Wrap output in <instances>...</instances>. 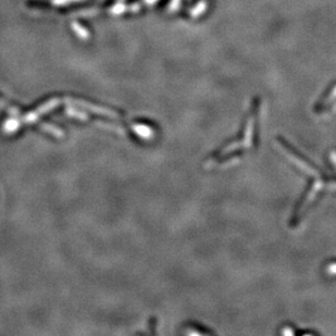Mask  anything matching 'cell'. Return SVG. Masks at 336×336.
Instances as JSON below:
<instances>
[{
	"instance_id": "277c9868",
	"label": "cell",
	"mask_w": 336,
	"mask_h": 336,
	"mask_svg": "<svg viewBox=\"0 0 336 336\" xmlns=\"http://www.w3.org/2000/svg\"><path fill=\"white\" fill-rule=\"evenodd\" d=\"M332 161H333V163H336V154L332 155Z\"/></svg>"
},
{
	"instance_id": "3957f363",
	"label": "cell",
	"mask_w": 336,
	"mask_h": 336,
	"mask_svg": "<svg viewBox=\"0 0 336 336\" xmlns=\"http://www.w3.org/2000/svg\"><path fill=\"white\" fill-rule=\"evenodd\" d=\"M325 271L330 277H336V260L328 262L325 268Z\"/></svg>"
},
{
	"instance_id": "7a4b0ae2",
	"label": "cell",
	"mask_w": 336,
	"mask_h": 336,
	"mask_svg": "<svg viewBox=\"0 0 336 336\" xmlns=\"http://www.w3.org/2000/svg\"><path fill=\"white\" fill-rule=\"evenodd\" d=\"M258 136L255 118H249L246 122L241 135L237 139H233L223 144L218 151H215L206 160L207 168H214L219 166L232 165L241 159L246 153L251 152L257 147Z\"/></svg>"
},
{
	"instance_id": "6da1fadb",
	"label": "cell",
	"mask_w": 336,
	"mask_h": 336,
	"mask_svg": "<svg viewBox=\"0 0 336 336\" xmlns=\"http://www.w3.org/2000/svg\"><path fill=\"white\" fill-rule=\"evenodd\" d=\"M278 141L282 151L286 154L292 163L296 165L302 171H304L305 174H308L311 177V179H309L310 185H308L307 189L305 190L302 199L297 202L295 210H294L292 214L291 224L293 226H296L304 218L305 213L309 211V209L313 207L314 203L319 199V196L323 193V190L336 188V179H331L326 174H323L321 170H319V168L315 164L310 163L304 155H301V153H298L295 148L290 146V144L286 141L282 139H279Z\"/></svg>"
}]
</instances>
